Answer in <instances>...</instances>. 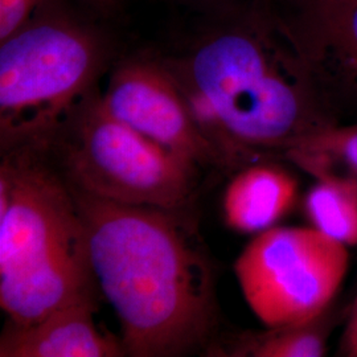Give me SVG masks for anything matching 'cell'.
Returning <instances> with one entry per match:
<instances>
[{"label": "cell", "instance_id": "1", "mask_svg": "<svg viewBox=\"0 0 357 357\" xmlns=\"http://www.w3.org/2000/svg\"><path fill=\"white\" fill-rule=\"evenodd\" d=\"M72 188L125 355L181 356L205 347L216 327L213 270L181 209L121 204Z\"/></svg>", "mask_w": 357, "mask_h": 357}, {"label": "cell", "instance_id": "2", "mask_svg": "<svg viewBox=\"0 0 357 357\" xmlns=\"http://www.w3.org/2000/svg\"><path fill=\"white\" fill-rule=\"evenodd\" d=\"M169 70L225 168L282 158L339 123L282 20H246L217 32Z\"/></svg>", "mask_w": 357, "mask_h": 357}, {"label": "cell", "instance_id": "3", "mask_svg": "<svg viewBox=\"0 0 357 357\" xmlns=\"http://www.w3.org/2000/svg\"><path fill=\"white\" fill-rule=\"evenodd\" d=\"M88 234L70 183L48 151L3 153L0 166V306L31 324L94 299Z\"/></svg>", "mask_w": 357, "mask_h": 357}, {"label": "cell", "instance_id": "4", "mask_svg": "<svg viewBox=\"0 0 357 357\" xmlns=\"http://www.w3.org/2000/svg\"><path fill=\"white\" fill-rule=\"evenodd\" d=\"M102 68L98 41L59 20L29 22L0 44L1 153L48 151L91 97Z\"/></svg>", "mask_w": 357, "mask_h": 357}, {"label": "cell", "instance_id": "5", "mask_svg": "<svg viewBox=\"0 0 357 357\" xmlns=\"http://www.w3.org/2000/svg\"><path fill=\"white\" fill-rule=\"evenodd\" d=\"M48 151L81 191L121 204L178 211L191 202L199 169L185 156L118 121L90 97Z\"/></svg>", "mask_w": 357, "mask_h": 357}, {"label": "cell", "instance_id": "6", "mask_svg": "<svg viewBox=\"0 0 357 357\" xmlns=\"http://www.w3.org/2000/svg\"><path fill=\"white\" fill-rule=\"evenodd\" d=\"M348 266V246L314 227L275 225L255 234L233 268L252 312L274 328L323 317Z\"/></svg>", "mask_w": 357, "mask_h": 357}, {"label": "cell", "instance_id": "7", "mask_svg": "<svg viewBox=\"0 0 357 357\" xmlns=\"http://www.w3.org/2000/svg\"><path fill=\"white\" fill-rule=\"evenodd\" d=\"M100 98L110 114L144 137L200 167H222L169 68L147 61L122 64Z\"/></svg>", "mask_w": 357, "mask_h": 357}, {"label": "cell", "instance_id": "8", "mask_svg": "<svg viewBox=\"0 0 357 357\" xmlns=\"http://www.w3.org/2000/svg\"><path fill=\"white\" fill-rule=\"evenodd\" d=\"M282 23L339 123L357 116V0H294Z\"/></svg>", "mask_w": 357, "mask_h": 357}, {"label": "cell", "instance_id": "9", "mask_svg": "<svg viewBox=\"0 0 357 357\" xmlns=\"http://www.w3.org/2000/svg\"><path fill=\"white\" fill-rule=\"evenodd\" d=\"M94 311V299H86L31 324L10 320L0 337V356H126L121 340L100 331Z\"/></svg>", "mask_w": 357, "mask_h": 357}, {"label": "cell", "instance_id": "10", "mask_svg": "<svg viewBox=\"0 0 357 357\" xmlns=\"http://www.w3.org/2000/svg\"><path fill=\"white\" fill-rule=\"evenodd\" d=\"M298 197V181L284 168L262 160L236 172L222 196V215L230 229L258 234L278 224Z\"/></svg>", "mask_w": 357, "mask_h": 357}, {"label": "cell", "instance_id": "11", "mask_svg": "<svg viewBox=\"0 0 357 357\" xmlns=\"http://www.w3.org/2000/svg\"><path fill=\"white\" fill-rule=\"evenodd\" d=\"M330 318L293 326L245 332L222 342L215 355L236 357H323L327 355Z\"/></svg>", "mask_w": 357, "mask_h": 357}, {"label": "cell", "instance_id": "12", "mask_svg": "<svg viewBox=\"0 0 357 357\" xmlns=\"http://www.w3.org/2000/svg\"><path fill=\"white\" fill-rule=\"evenodd\" d=\"M314 178L356 175L357 122L337 123L296 142L282 156Z\"/></svg>", "mask_w": 357, "mask_h": 357}, {"label": "cell", "instance_id": "13", "mask_svg": "<svg viewBox=\"0 0 357 357\" xmlns=\"http://www.w3.org/2000/svg\"><path fill=\"white\" fill-rule=\"evenodd\" d=\"M305 199L311 227L345 246H357V196L332 176L315 178Z\"/></svg>", "mask_w": 357, "mask_h": 357}, {"label": "cell", "instance_id": "14", "mask_svg": "<svg viewBox=\"0 0 357 357\" xmlns=\"http://www.w3.org/2000/svg\"><path fill=\"white\" fill-rule=\"evenodd\" d=\"M41 0H0V41L31 22Z\"/></svg>", "mask_w": 357, "mask_h": 357}, {"label": "cell", "instance_id": "15", "mask_svg": "<svg viewBox=\"0 0 357 357\" xmlns=\"http://www.w3.org/2000/svg\"><path fill=\"white\" fill-rule=\"evenodd\" d=\"M339 352L342 356L357 357V294L348 308L345 327L340 337Z\"/></svg>", "mask_w": 357, "mask_h": 357}, {"label": "cell", "instance_id": "16", "mask_svg": "<svg viewBox=\"0 0 357 357\" xmlns=\"http://www.w3.org/2000/svg\"><path fill=\"white\" fill-rule=\"evenodd\" d=\"M319 176H332V178L339 180L342 184H344L347 188H349L357 196V176L356 175H332V174H326V175H319ZM317 176V178H319Z\"/></svg>", "mask_w": 357, "mask_h": 357}, {"label": "cell", "instance_id": "17", "mask_svg": "<svg viewBox=\"0 0 357 357\" xmlns=\"http://www.w3.org/2000/svg\"><path fill=\"white\" fill-rule=\"evenodd\" d=\"M86 1L100 8H107V7H112L116 0H86Z\"/></svg>", "mask_w": 357, "mask_h": 357}]
</instances>
